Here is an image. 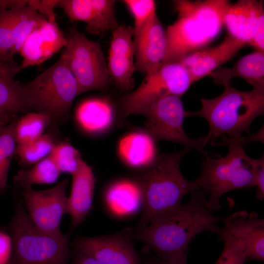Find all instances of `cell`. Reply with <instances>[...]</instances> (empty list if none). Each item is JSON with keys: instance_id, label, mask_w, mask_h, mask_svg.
Listing matches in <instances>:
<instances>
[{"instance_id": "35", "label": "cell", "mask_w": 264, "mask_h": 264, "mask_svg": "<svg viewBox=\"0 0 264 264\" xmlns=\"http://www.w3.org/2000/svg\"><path fill=\"white\" fill-rule=\"evenodd\" d=\"M142 257L141 264H188L187 253L174 259L164 261L158 258L147 246H145Z\"/></svg>"}, {"instance_id": "31", "label": "cell", "mask_w": 264, "mask_h": 264, "mask_svg": "<svg viewBox=\"0 0 264 264\" xmlns=\"http://www.w3.org/2000/svg\"><path fill=\"white\" fill-rule=\"evenodd\" d=\"M49 155L61 173L72 175L77 171L82 160L79 151L66 141L55 144Z\"/></svg>"}, {"instance_id": "5", "label": "cell", "mask_w": 264, "mask_h": 264, "mask_svg": "<svg viewBox=\"0 0 264 264\" xmlns=\"http://www.w3.org/2000/svg\"><path fill=\"white\" fill-rule=\"evenodd\" d=\"M228 152L217 158L206 155L201 165L200 176L194 180L207 198V207L211 212L221 208L220 197L225 193L239 189L255 187L254 173L257 159L245 152L243 144L225 138Z\"/></svg>"}, {"instance_id": "39", "label": "cell", "mask_w": 264, "mask_h": 264, "mask_svg": "<svg viewBox=\"0 0 264 264\" xmlns=\"http://www.w3.org/2000/svg\"><path fill=\"white\" fill-rule=\"evenodd\" d=\"M16 114L0 113V134L16 117Z\"/></svg>"}, {"instance_id": "13", "label": "cell", "mask_w": 264, "mask_h": 264, "mask_svg": "<svg viewBox=\"0 0 264 264\" xmlns=\"http://www.w3.org/2000/svg\"><path fill=\"white\" fill-rule=\"evenodd\" d=\"M133 240L132 229L128 228L112 235L80 236L74 247L105 264H141Z\"/></svg>"}, {"instance_id": "38", "label": "cell", "mask_w": 264, "mask_h": 264, "mask_svg": "<svg viewBox=\"0 0 264 264\" xmlns=\"http://www.w3.org/2000/svg\"><path fill=\"white\" fill-rule=\"evenodd\" d=\"M70 264H105L79 251H75Z\"/></svg>"}, {"instance_id": "34", "label": "cell", "mask_w": 264, "mask_h": 264, "mask_svg": "<svg viewBox=\"0 0 264 264\" xmlns=\"http://www.w3.org/2000/svg\"><path fill=\"white\" fill-rule=\"evenodd\" d=\"M221 241L223 248L215 264H244L247 262L245 253L237 244L228 240Z\"/></svg>"}, {"instance_id": "24", "label": "cell", "mask_w": 264, "mask_h": 264, "mask_svg": "<svg viewBox=\"0 0 264 264\" xmlns=\"http://www.w3.org/2000/svg\"><path fill=\"white\" fill-rule=\"evenodd\" d=\"M21 69L15 61H0V113L17 115L32 110L25 89L15 80Z\"/></svg>"}, {"instance_id": "7", "label": "cell", "mask_w": 264, "mask_h": 264, "mask_svg": "<svg viewBox=\"0 0 264 264\" xmlns=\"http://www.w3.org/2000/svg\"><path fill=\"white\" fill-rule=\"evenodd\" d=\"M32 110L47 115L56 124L67 120L78 95L77 82L62 55L31 81L22 84Z\"/></svg>"}, {"instance_id": "3", "label": "cell", "mask_w": 264, "mask_h": 264, "mask_svg": "<svg viewBox=\"0 0 264 264\" xmlns=\"http://www.w3.org/2000/svg\"><path fill=\"white\" fill-rule=\"evenodd\" d=\"M190 150L184 147L172 153L159 154L138 173L143 206L137 225L147 224L172 212L182 204L187 194L198 189L195 181L186 179L180 168L182 158Z\"/></svg>"}, {"instance_id": "25", "label": "cell", "mask_w": 264, "mask_h": 264, "mask_svg": "<svg viewBox=\"0 0 264 264\" xmlns=\"http://www.w3.org/2000/svg\"><path fill=\"white\" fill-rule=\"evenodd\" d=\"M209 76L216 85L225 88L235 77L244 79L252 87L264 85V52L256 51L246 55L231 68L219 67Z\"/></svg>"}, {"instance_id": "20", "label": "cell", "mask_w": 264, "mask_h": 264, "mask_svg": "<svg viewBox=\"0 0 264 264\" xmlns=\"http://www.w3.org/2000/svg\"><path fill=\"white\" fill-rule=\"evenodd\" d=\"M117 152L126 167L138 173L149 166L159 154L156 141L140 128H133L120 138Z\"/></svg>"}, {"instance_id": "4", "label": "cell", "mask_w": 264, "mask_h": 264, "mask_svg": "<svg viewBox=\"0 0 264 264\" xmlns=\"http://www.w3.org/2000/svg\"><path fill=\"white\" fill-rule=\"evenodd\" d=\"M201 108L190 111V116L205 119L209 126L205 144L211 145L217 138L227 135L238 139L244 132L249 133L251 125L264 113V85L253 87L249 91L236 89L229 85L218 96L201 99Z\"/></svg>"}, {"instance_id": "15", "label": "cell", "mask_w": 264, "mask_h": 264, "mask_svg": "<svg viewBox=\"0 0 264 264\" xmlns=\"http://www.w3.org/2000/svg\"><path fill=\"white\" fill-rule=\"evenodd\" d=\"M115 3L113 0H61L56 7L62 8L71 21L85 22L88 33L101 35L119 26Z\"/></svg>"}, {"instance_id": "33", "label": "cell", "mask_w": 264, "mask_h": 264, "mask_svg": "<svg viewBox=\"0 0 264 264\" xmlns=\"http://www.w3.org/2000/svg\"><path fill=\"white\" fill-rule=\"evenodd\" d=\"M15 54L9 9L0 11V61H14Z\"/></svg>"}, {"instance_id": "9", "label": "cell", "mask_w": 264, "mask_h": 264, "mask_svg": "<svg viewBox=\"0 0 264 264\" xmlns=\"http://www.w3.org/2000/svg\"><path fill=\"white\" fill-rule=\"evenodd\" d=\"M67 44L61 54L76 79L78 95L89 90H106L112 82L100 44L76 28L66 36Z\"/></svg>"}, {"instance_id": "16", "label": "cell", "mask_w": 264, "mask_h": 264, "mask_svg": "<svg viewBox=\"0 0 264 264\" xmlns=\"http://www.w3.org/2000/svg\"><path fill=\"white\" fill-rule=\"evenodd\" d=\"M107 212L112 218L126 220L141 213L143 197L140 183L136 177H121L107 184L102 194Z\"/></svg>"}, {"instance_id": "37", "label": "cell", "mask_w": 264, "mask_h": 264, "mask_svg": "<svg viewBox=\"0 0 264 264\" xmlns=\"http://www.w3.org/2000/svg\"><path fill=\"white\" fill-rule=\"evenodd\" d=\"M254 185L257 187L256 195L259 200L264 199V157L257 159L254 173Z\"/></svg>"}, {"instance_id": "22", "label": "cell", "mask_w": 264, "mask_h": 264, "mask_svg": "<svg viewBox=\"0 0 264 264\" xmlns=\"http://www.w3.org/2000/svg\"><path fill=\"white\" fill-rule=\"evenodd\" d=\"M72 176L70 193L67 197V214L72 226L76 227L83 222L92 208L95 179L92 168L83 159Z\"/></svg>"}, {"instance_id": "8", "label": "cell", "mask_w": 264, "mask_h": 264, "mask_svg": "<svg viewBox=\"0 0 264 264\" xmlns=\"http://www.w3.org/2000/svg\"><path fill=\"white\" fill-rule=\"evenodd\" d=\"M193 84L188 69L181 62L161 64L146 75L134 91L122 97L116 125L120 127L128 116L139 114L146 106L158 98L171 95L181 97Z\"/></svg>"}, {"instance_id": "18", "label": "cell", "mask_w": 264, "mask_h": 264, "mask_svg": "<svg viewBox=\"0 0 264 264\" xmlns=\"http://www.w3.org/2000/svg\"><path fill=\"white\" fill-rule=\"evenodd\" d=\"M66 44V37L56 22L47 21L31 32L21 48V68L43 63Z\"/></svg>"}, {"instance_id": "14", "label": "cell", "mask_w": 264, "mask_h": 264, "mask_svg": "<svg viewBox=\"0 0 264 264\" xmlns=\"http://www.w3.org/2000/svg\"><path fill=\"white\" fill-rule=\"evenodd\" d=\"M133 36L131 26L119 25L112 31L107 66L112 81L122 91L130 90L134 85Z\"/></svg>"}, {"instance_id": "12", "label": "cell", "mask_w": 264, "mask_h": 264, "mask_svg": "<svg viewBox=\"0 0 264 264\" xmlns=\"http://www.w3.org/2000/svg\"><path fill=\"white\" fill-rule=\"evenodd\" d=\"M223 227H216L213 233L219 239L230 240L245 253L247 261L264 260V220L258 214L237 211L222 218Z\"/></svg>"}, {"instance_id": "10", "label": "cell", "mask_w": 264, "mask_h": 264, "mask_svg": "<svg viewBox=\"0 0 264 264\" xmlns=\"http://www.w3.org/2000/svg\"><path fill=\"white\" fill-rule=\"evenodd\" d=\"M139 114L146 118L144 127L140 128L156 142L169 141L204 155L211 154L203 149L205 136L194 139L186 134L184 121L190 116V111L185 110L181 97L171 95L158 98L146 106Z\"/></svg>"}, {"instance_id": "17", "label": "cell", "mask_w": 264, "mask_h": 264, "mask_svg": "<svg viewBox=\"0 0 264 264\" xmlns=\"http://www.w3.org/2000/svg\"><path fill=\"white\" fill-rule=\"evenodd\" d=\"M135 70L146 75L161 65L165 51V31L156 13L133 36Z\"/></svg>"}, {"instance_id": "28", "label": "cell", "mask_w": 264, "mask_h": 264, "mask_svg": "<svg viewBox=\"0 0 264 264\" xmlns=\"http://www.w3.org/2000/svg\"><path fill=\"white\" fill-rule=\"evenodd\" d=\"M50 118L40 112H28L18 120L15 135L17 145L32 142L43 134L45 129L51 124Z\"/></svg>"}, {"instance_id": "21", "label": "cell", "mask_w": 264, "mask_h": 264, "mask_svg": "<svg viewBox=\"0 0 264 264\" xmlns=\"http://www.w3.org/2000/svg\"><path fill=\"white\" fill-rule=\"evenodd\" d=\"M75 116L79 127L92 135H104L117 123L116 113L109 97L83 101L78 106Z\"/></svg>"}, {"instance_id": "11", "label": "cell", "mask_w": 264, "mask_h": 264, "mask_svg": "<svg viewBox=\"0 0 264 264\" xmlns=\"http://www.w3.org/2000/svg\"><path fill=\"white\" fill-rule=\"evenodd\" d=\"M67 179L55 187L36 191L32 187L22 189V195L27 215L33 223L45 232L58 234L64 215L67 214Z\"/></svg>"}, {"instance_id": "1", "label": "cell", "mask_w": 264, "mask_h": 264, "mask_svg": "<svg viewBox=\"0 0 264 264\" xmlns=\"http://www.w3.org/2000/svg\"><path fill=\"white\" fill-rule=\"evenodd\" d=\"M189 200L172 212L132 229L133 239L140 241L160 259L169 261L187 253L191 239L201 232H213L222 218L207 207L200 190L190 193Z\"/></svg>"}, {"instance_id": "32", "label": "cell", "mask_w": 264, "mask_h": 264, "mask_svg": "<svg viewBox=\"0 0 264 264\" xmlns=\"http://www.w3.org/2000/svg\"><path fill=\"white\" fill-rule=\"evenodd\" d=\"M122 1L134 18V35L138 33L156 13L155 2L153 0H124Z\"/></svg>"}, {"instance_id": "36", "label": "cell", "mask_w": 264, "mask_h": 264, "mask_svg": "<svg viewBox=\"0 0 264 264\" xmlns=\"http://www.w3.org/2000/svg\"><path fill=\"white\" fill-rule=\"evenodd\" d=\"M13 251V242L10 233L0 230V264H9Z\"/></svg>"}, {"instance_id": "27", "label": "cell", "mask_w": 264, "mask_h": 264, "mask_svg": "<svg viewBox=\"0 0 264 264\" xmlns=\"http://www.w3.org/2000/svg\"><path fill=\"white\" fill-rule=\"evenodd\" d=\"M61 173L50 155L41 160L29 170L20 171L14 182L22 189L35 184H50L57 181Z\"/></svg>"}, {"instance_id": "29", "label": "cell", "mask_w": 264, "mask_h": 264, "mask_svg": "<svg viewBox=\"0 0 264 264\" xmlns=\"http://www.w3.org/2000/svg\"><path fill=\"white\" fill-rule=\"evenodd\" d=\"M17 120L16 117L0 134V194L6 190L8 171L16 151L15 130Z\"/></svg>"}, {"instance_id": "23", "label": "cell", "mask_w": 264, "mask_h": 264, "mask_svg": "<svg viewBox=\"0 0 264 264\" xmlns=\"http://www.w3.org/2000/svg\"><path fill=\"white\" fill-rule=\"evenodd\" d=\"M264 14L262 0H240L231 4L224 17L229 35L248 44Z\"/></svg>"}, {"instance_id": "19", "label": "cell", "mask_w": 264, "mask_h": 264, "mask_svg": "<svg viewBox=\"0 0 264 264\" xmlns=\"http://www.w3.org/2000/svg\"><path fill=\"white\" fill-rule=\"evenodd\" d=\"M244 45V43L229 35L219 45L196 51L180 62L188 69L194 83L229 60Z\"/></svg>"}, {"instance_id": "30", "label": "cell", "mask_w": 264, "mask_h": 264, "mask_svg": "<svg viewBox=\"0 0 264 264\" xmlns=\"http://www.w3.org/2000/svg\"><path fill=\"white\" fill-rule=\"evenodd\" d=\"M55 145L52 137L43 134L35 140L17 145L15 153L24 165L36 164L49 156Z\"/></svg>"}, {"instance_id": "6", "label": "cell", "mask_w": 264, "mask_h": 264, "mask_svg": "<svg viewBox=\"0 0 264 264\" xmlns=\"http://www.w3.org/2000/svg\"><path fill=\"white\" fill-rule=\"evenodd\" d=\"M9 230L14 246L9 264H69V235L49 233L38 228L19 199Z\"/></svg>"}, {"instance_id": "2", "label": "cell", "mask_w": 264, "mask_h": 264, "mask_svg": "<svg viewBox=\"0 0 264 264\" xmlns=\"http://www.w3.org/2000/svg\"><path fill=\"white\" fill-rule=\"evenodd\" d=\"M174 3L178 17L165 31L161 64L179 62L211 43L220 32L232 4L227 0H177Z\"/></svg>"}, {"instance_id": "26", "label": "cell", "mask_w": 264, "mask_h": 264, "mask_svg": "<svg viewBox=\"0 0 264 264\" xmlns=\"http://www.w3.org/2000/svg\"><path fill=\"white\" fill-rule=\"evenodd\" d=\"M15 54L37 27L48 21L31 4V0H18L9 8Z\"/></svg>"}]
</instances>
